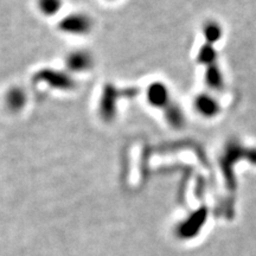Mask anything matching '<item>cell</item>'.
I'll list each match as a JSON object with an SVG mask.
<instances>
[{"label":"cell","instance_id":"1","mask_svg":"<svg viewBox=\"0 0 256 256\" xmlns=\"http://www.w3.org/2000/svg\"><path fill=\"white\" fill-rule=\"evenodd\" d=\"M94 28V20L90 16L76 12L66 16L58 23V30L72 36H86Z\"/></svg>","mask_w":256,"mask_h":256},{"label":"cell","instance_id":"2","mask_svg":"<svg viewBox=\"0 0 256 256\" xmlns=\"http://www.w3.org/2000/svg\"><path fill=\"white\" fill-rule=\"evenodd\" d=\"M66 66L72 72H87L94 66V57L88 50H74L66 56Z\"/></svg>","mask_w":256,"mask_h":256},{"label":"cell","instance_id":"3","mask_svg":"<svg viewBox=\"0 0 256 256\" xmlns=\"http://www.w3.org/2000/svg\"><path fill=\"white\" fill-rule=\"evenodd\" d=\"M206 218V211L200 209L196 211L191 217H188L186 220L179 224L177 228L178 236L182 238H192L196 234L200 232L202 226Z\"/></svg>","mask_w":256,"mask_h":256},{"label":"cell","instance_id":"4","mask_svg":"<svg viewBox=\"0 0 256 256\" xmlns=\"http://www.w3.org/2000/svg\"><path fill=\"white\" fill-rule=\"evenodd\" d=\"M28 94L23 88L12 87L5 95V106L12 113H19L26 107Z\"/></svg>","mask_w":256,"mask_h":256},{"label":"cell","instance_id":"5","mask_svg":"<svg viewBox=\"0 0 256 256\" xmlns=\"http://www.w3.org/2000/svg\"><path fill=\"white\" fill-rule=\"evenodd\" d=\"M147 101L153 107L162 108L168 106V90L162 82H153L148 86L146 92Z\"/></svg>","mask_w":256,"mask_h":256},{"label":"cell","instance_id":"6","mask_svg":"<svg viewBox=\"0 0 256 256\" xmlns=\"http://www.w3.org/2000/svg\"><path fill=\"white\" fill-rule=\"evenodd\" d=\"M63 0H37L38 11L46 17H54L60 11Z\"/></svg>","mask_w":256,"mask_h":256},{"label":"cell","instance_id":"7","mask_svg":"<svg viewBox=\"0 0 256 256\" xmlns=\"http://www.w3.org/2000/svg\"><path fill=\"white\" fill-rule=\"evenodd\" d=\"M197 110L204 115H212L217 110V106L211 98L206 96H200L196 102Z\"/></svg>","mask_w":256,"mask_h":256},{"label":"cell","instance_id":"8","mask_svg":"<svg viewBox=\"0 0 256 256\" xmlns=\"http://www.w3.org/2000/svg\"><path fill=\"white\" fill-rule=\"evenodd\" d=\"M168 122L172 124V126H176V127H179L183 122V115H182V112L178 110V108L176 107H171L170 106V108L168 110Z\"/></svg>","mask_w":256,"mask_h":256},{"label":"cell","instance_id":"9","mask_svg":"<svg viewBox=\"0 0 256 256\" xmlns=\"http://www.w3.org/2000/svg\"><path fill=\"white\" fill-rule=\"evenodd\" d=\"M220 28L217 26L216 24H209L206 25V36L209 40H216L220 38Z\"/></svg>","mask_w":256,"mask_h":256},{"label":"cell","instance_id":"10","mask_svg":"<svg viewBox=\"0 0 256 256\" xmlns=\"http://www.w3.org/2000/svg\"><path fill=\"white\" fill-rule=\"evenodd\" d=\"M212 57H214V51L210 46L209 48L206 46L203 50H202V52H200L202 62H210V60H212Z\"/></svg>","mask_w":256,"mask_h":256},{"label":"cell","instance_id":"11","mask_svg":"<svg viewBox=\"0 0 256 256\" xmlns=\"http://www.w3.org/2000/svg\"><path fill=\"white\" fill-rule=\"evenodd\" d=\"M107 2H115V0H107Z\"/></svg>","mask_w":256,"mask_h":256}]
</instances>
